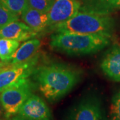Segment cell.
<instances>
[{"instance_id":"ac0fdd59","label":"cell","mask_w":120,"mask_h":120,"mask_svg":"<svg viewBox=\"0 0 120 120\" xmlns=\"http://www.w3.org/2000/svg\"><path fill=\"white\" fill-rule=\"evenodd\" d=\"M55 0H29V6L44 13H48Z\"/></svg>"},{"instance_id":"d6986e66","label":"cell","mask_w":120,"mask_h":120,"mask_svg":"<svg viewBox=\"0 0 120 120\" xmlns=\"http://www.w3.org/2000/svg\"><path fill=\"white\" fill-rule=\"evenodd\" d=\"M9 120H27V119H26V118H23L22 117H20V116H17L16 117H14L13 118L10 119Z\"/></svg>"},{"instance_id":"2e32d148","label":"cell","mask_w":120,"mask_h":120,"mask_svg":"<svg viewBox=\"0 0 120 120\" xmlns=\"http://www.w3.org/2000/svg\"><path fill=\"white\" fill-rule=\"evenodd\" d=\"M18 19L19 15L11 12L0 1V27Z\"/></svg>"},{"instance_id":"ffe728a7","label":"cell","mask_w":120,"mask_h":120,"mask_svg":"<svg viewBox=\"0 0 120 120\" xmlns=\"http://www.w3.org/2000/svg\"><path fill=\"white\" fill-rule=\"evenodd\" d=\"M2 108H3V107L1 105V103L0 102V116L1 115V113H2Z\"/></svg>"},{"instance_id":"4fadbf2b","label":"cell","mask_w":120,"mask_h":120,"mask_svg":"<svg viewBox=\"0 0 120 120\" xmlns=\"http://www.w3.org/2000/svg\"><path fill=\"white\" fill-rule=\"evenodd\" d=\"M41 46V41L37 38L29 39L22 44L15 52L11 58V65L27 62L38 56Z\"/></svg>"},{"instance_id":"9a60e30c","label":"cell","mask_w":120,"mask_h":120,"mask_svg":"<svg viewBox=\"0 0 120 120\" xmlns=\"http://www.w3.org/2000/svg\"><path fill=\"white\" fill-rule=\"evenodd\" d=\"M0 1L11 12L19 16L29 5V0H0Z\"/></svg>"},{"instance_id":"7a4b0ae2","label":"cell","mask_w":120,"mask_h":120,"mask_svg":"<svg viewBox=\"0 0 120 120\" xmlns=\"http://www.w3.org/2000/svg\"><path fill=\"white\" fill-rule=\"evenodd\" d=\"M111 38L100 35L55 33L51 36L50 47L69 56H83L97 53L107 46Z\"/></svg>"},{"instance_id":"277c9868","label":"cell","mask_w":120,"mask_h":120,"mask_svg":"<svg viewBox=\"0 0 120 120\" xmlns=\"http://www.w3.org/2000/svg\"><path fill=\"white\" fill-rule=\"evenodd\" d=\"M34 87L28 78L0 93V102L7 117L17 114L21 106L32 94Z\"/></svg>"},{"instance_id":"e0dca14e","label":"cell","mask_w":120,"mask_h":120,"mask_svg":"<svg viewBox=\"0 0 120 120\" xmlns=\"http://www.w3.org/2000/svg\"><path fill=\"white\" fill-rule=\"evenodd\" d=\"M111 120H120V90L113 95L110 107Z\"/></svg>"},{"instance_id":"8992f818","label":"cell","mask_w":120,"mask_h":120,"mask_svg":"<svg viewBox=\"0 0 120 120\" xmlns=\"http://www.w3.org/2000/svg\"><path fill=\"white\" fill-rule=\"evenodd\" d=\"M39 56L23 64L13 65L0 71V93L4 90L28 79L37 67Z\"/></svg>"},{"instance_id":"5b68a950","label":"cell","mask_w":120,"mask_h":120,"mask_svg":"<svg viewBox=\"0 0 120 120\" xmlns=\"http://www.w3.org/2000/svg\"><path fill=\"white\" fill-rule=\"evenodd\" d=\"M66 120H107L101 99L88 95L71 108Z\"/></svg>"},{"instance_id":"52a82bcc","label":"cell","mask_w":120,"mask_h":120,"mask_svg":"<svg viewBox=\"0 0 120 120\" xmlns=\"http://www.w3.org/2000/svg\"><path fill=\"white\" fill-rule=\"evenodd\" d=\"M17 114L30 120H52V112L46 103L34 94L23 103Z\"/></svg>"},{"instance_id":"7c38bea8","label":"cell","mask_w":120,"mask_h":120,"mask_svg":"<svg viewBox=\"0 0 120 120\" xmlns=\"http://www.w3.org/2000/svg\"><path fill=\"white\" fill-rule=\"evenodd\" d=\"M104 74L112 80L120 82V47H113L107 52L101 63Z\"/></svg>"},{"instance_id":"3957f363","label":"cell","mask_w":120,"mask_h":120,"mask_svg":"<svg viewBox=\"0 0 120 120\" xmlns=\"http://www.w3.org/2000/svg\"><path fill=\"white\" fill-rule=\"evenodd\" d=\"M115 25V20L110 15H99L79 11L68 21L54 26L51 31L55 33L100 35L112 38Z\"/></svg>"},{"instance_id":"5bb4252c","label":"cell","mask_w":120,"mask_h":120,"mask_svg":"<svg viewBox=\"0 0 120 120\" xmlns=\"http://www.w3.org/2000/svg\"><path fill=\"white\" fill-rule=\"evenodd\" d=\"M19 46V41L11 39L0 38V59L3 61H10Z\"/></svg>"},{"instance_id":"9c48e42d","label":"cell","mask_w":120,"mask_h":120,"mask_svg":"<svg viewBox=\"0 0 120 120\" xmlns=\"http://www.w3.org/2000/svg\"><path fill=\"white\" fill-rule=\"evenodd\" d=\"M38 35L25 23L13 22L0 27V38L11 39L23 41L35 38Z\"/></svg>"},{"instance_id":"6da1fadb","label":"cell","mask_w":120,"mask_h":120,"mask_svg":"<svg viewBox=\"0 0 120 120\" xmlns=\"http://www.w3.org/2000/svg\"><path fill=\"white\" fill-rule=\"evenodd\" d=\"M32 75L43 96L53 103L71 91L79 82L82 72L67 65L51 64L37 66Z\"/></svg>"},{"instance_id":"30bf717a","label":"cell","mask_w":120,"mask_h":120,"mask_svg":"<svg viewBox=\"0 0 120 120\" xmlns=\"http://www.w3.org/2000/svg\"><path fill=\"white\" fill-rule=\"evenodd\" d=\"M22 20L38 34L50 30L48 13H44L34 8L28 7L22 12Z\"/></svg>"},{"instance_id":"8fae6325","label":"cell","mask_w":120,"mask_h":120,"mask_svg":"<svg viewBox=\"0 0 120 120\" xmlns=\"http://www.w3.org/2000/svg\"><path fill=\"white\" fill-rule=\"evenodd\" d=\"M80 11L110 15L120 8V0H79Z\"/></svg>"},{"instance_id":"ba28073f","label":"cell","mask_w":120,"mask_h":120,"mask_svg":"<svg viewBox=\"0 0 120 120\" xmlns=\"http://www.w3.org/2000/svg\"><path fill=\"white\" fill-rule=\"evenodd\" d=\"M80 9L79 0H55L48 12L50 30L75 15Z\"/></svg>"}]
</instances>
